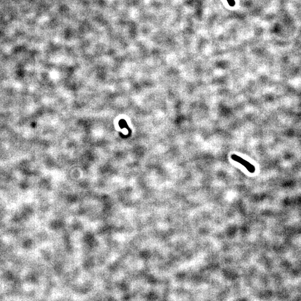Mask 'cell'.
<instances>
[{
    "instance_id": "cell-2",
    "label": "cell",
    "mask_w": 301,
    "mask_h": 301,
    "mask_svg": "<svg viewBox=\"0 0 301 301\" xmlns=\"http://www.w3.org/2000/svg\"><path fill=\"white\" fill-rule=\"evenodd\" d=\"M229 3V4H230V5H234V4H235V2H234V0H228Z\"/></svg>"
},
{
    "instance_id": "cell-1",
    "label": "cell",
    "mask_w": 301,
    "mask_h": 301,
    "mask_svg": "<svg viewBox=\"0 0 301 301\" xmlns=\"http://www.w3.org/2000/svg\"><path fill=\"white\" fill-rule=\"evenodd\" d=\"M231 157H232V159L234 160L236 162H239L242 165L244 166L245 168L248 170L249 172H250V173H254L255 171V168L254 166L253 165L247 161L245 159H242L241 157L236 155L235 154L232 155Z\"/></svg>"
}]
</instances>
